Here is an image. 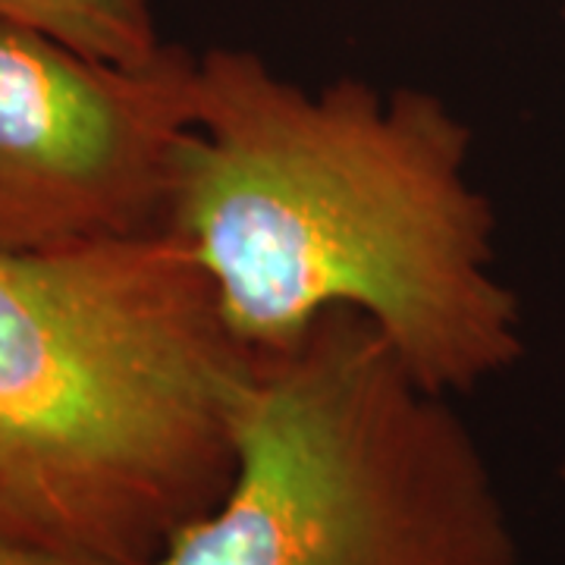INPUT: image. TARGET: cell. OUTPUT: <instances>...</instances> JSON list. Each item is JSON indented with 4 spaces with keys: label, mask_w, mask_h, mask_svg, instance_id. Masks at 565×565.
I'll return each instance as SVG.
<instances>
[{
    "label": "cell",
    "mask_w": 565,
    "mask_h": 565,
    "mask_svg": "<svg viewBox=\"0 0 565 565\" xmlns=\"http://www.w3.org/2000/svg\"><path fill=\"white\" fill-rule=\"evenodd\" d=\"M468 151L471 129L430 92L381 95L362 79L305 92L258 54L217 47L199 57L163 233L255 355L352 308L418 384L465 393L522 352Z\"/></svg>",
    "instance_id": "cell-1"
},
{
    "label": "cell",
    "mask_w": 565,
    "mask_h": 565,
    "mask_svg": "<svg viewBox=\"0 0 565 565\" xmlns=\"http://www.w3.org/2000/svg\"><path fill=\"white\" fill-rule=\"evenodd\" d=\"M255 364L170 233L0 248V544L151 563L230 487Z\"/></svg>",
    "instance_id": "cell-2"
},
{
    "label": "cell",
    "mask_w": 565,
    "mask_h": 565,
    "mask_svg": "<svg viewBox=\"0 0 565 565\" xmlns=\"http://www.w3.org/2000/svg\"><path fill=\"white\" fill-rule=\"evenodd\" d=\"M148 565H519L481 446L362 311L258 355L236 468Z\"/></svg>",
    "instance_id": "cell-3"
},
{
    "label": "cell",
    "mask_w": 565,
    "mask_h": 565,
    "mask_svg": "<svg viewBox=\"0 0 565 565\" xmlns=\"http://www.w3.org/2000/svg\"><path fill=\"white\" fill-rule=\"evenodd\" d=\"M199 57H88L0 20V248L54 252L163 233L195 122Z\"/></svg>",
    "instance_id": "cell-4"
},
{
    "label": "cell",
    "mask_w": 565,
    "mask_h": 565,
    "mask_svg": "<svg viewBox=\"0 0 565 565\" xmlns=\"http://www.w3.org/2000/svg\"><path fill=\"white\" fill-rule=\"evenodd\" d=\"M0 20L41 29L98 61L148 63L163 47L148 0H0Z\"/></svg>",
    "instance_id": "cell-5"
},
{
    "label": "cell",
    "mask_w": 565,
    "mask_h": 565,
    "mask_svg": "<svg viewBox=\"0 0 565 565\" xmlns=\"http://www.w3.org/2000/svg\"><path fill=\"white\" fill-rule=\"evenodd\" d=\"M0 565H120L95 559V556H73L57 550H41V546L0 544Z\"/></svg>",
    "instance_id": "cell-6"
},
{
    "label": "cell",
    "mask_w": 565,
    "mask_h": 565,
    "mask_svg": "<svg viewBox=\"0 0 565 565\" xmlns=\"http://www.w3.org/2000/svg\"><path fill=\"white\" fill-rule=\"evenodd\" d=\"M563 478H565V468H563Z\"/></svg>",
    "instance_id": "cell-7"
}]
</instances>
